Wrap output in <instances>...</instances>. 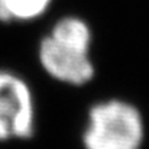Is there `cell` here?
I'll return each mask as SVG.
<instances>
[{
    "label": "cell",
    "instance_id": "2",
    "mask_svg": "<svg viewBox=\"0 0 149 149\" xmlns=\"http://www.w3.org/2000/svg\"><path fill=\"white\" fill-rule=\"evenodd\" d=\"M32 122V99L26 84L9 72H0V139L31 136Z\"/></svg>",
    "mask_w": 149,
    "mask_h": 149
},
{
    "label": "cell",
    "instance_id": "4",
    "mask_svg": "<svg viewBox=\"0 0 149 149\" xmlns=\"http://www.w3.org/2000/svg\"><path fill=\"white\" fill-rule=\"evenodd\" d=\"M51 36L65 45L74 47L81 51H88L90 31L87 25L80 19H74V17L62 19L61 22L56 23Z\"/></svg>",
    "mask_w": 149,
    "mask_h": 149
},
{
    "label": "cell",
    "instance_id": "1",
    "mask_svg": "<svg viewBox=\"0 0 149 149\" xmlns=\"http://www.w3.org/2000/svg\"><path fill=\"white\" fill-rule=\"evenodd\" d=\"M142 139V117L133 106L113 100L91 109L84 135L87 149H139Z\"/></svg>",
    "mask_w": 149,
    "mask_h": 149
},
{
    "label": "cell",
    "instance_id": "5",
    "mask_svg": "<svg viewBox=\"0 0 149 149\" xmlns=\"http://www.w3.org/2000/svg\"><path fill=\"white\" fill-rule=\"evenodd\" d=\"M49 0H0V19H33L45 12Z\"/></svg>",
    "mask_w": 149,
    "mask_h": 149
},
{
    "label": "cell",
    "instance_id": "3",
    "mask_svg": "<svg viewBox=\"0 0 149 149\" xmlns=\"http://www.w3.org/2000/svg\"><path fill=\"white\" fill-rule=\"evenodd\" d=\"M39 55L45 70L61 81L84 84L93 77V65L87 56V51L58 42L52 36L42 41Z\"/></svg>",
    "mask_w": 149,
    "mask_h": 149
}]
</instances>
